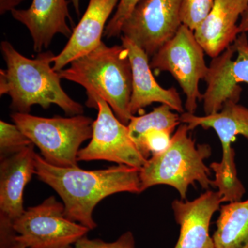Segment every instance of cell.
Instances as JSON below:
<instances>
[{
    "label": "cell",
    "mask_w": 248,
    "mask_h": 248,
    "mask_svg": "<svg viewBox=\"0 0 248 248\" xmlns=\"http://www.w3.org/2000/svg\"><path fill=\"white\" fill-rule=\"evenodd\" d=\"M140 172V169L122 164L97 170L58 167L35 154V174L61 197L66 218L90 231L97 227L93 213L101 201L120 192H143Z\"/></svg>",
    "instance_id": "1"
},
{
    "label": "cell",
    "mask_w": 248,
    "mask_h": 248,
    "mask_svg": "<svg viewBox=\"0 0 248 248\" xmlns=\"http://www.w3.org/2000/svg\"><path fill=\"white\" fill-rule=\"evenodd\" d=\"M6 69L0 70V94L11 98V108L20 113L29 114L33 106L48 109L55 104L66 115H83L84 108L63 91L61 78L51 66L55 55L51 51L28 58L7 41L1 42Z\"/></svg>",
    "instance_id": "2"
},
{
    "label": "cell",
    "mask_w": 248,
    "mask_h": 248,
    "mask_svg": "<svg viewBox=\"0 0 248 248\" xmlns=\"http://www.w3.org/2000/svg\"><path fill=\"white\" fill-rule=\"evenodd\" d=\"M70 65L58 72L59 76L84 88L86 106H91L94 97H102L120 122L128 125L133 116L130 112L133 72L127 48L122 45L108 46L102 42Z\"/></svg>",
    "instance_id": "3"
},
{
    "label": "cell",
    "mask_w": 248,
    "mask_h": 248,
    "mask_svg": "<svg viewBox=\"0 0 248 248\" xmlns=\"http://www.w3.org/2000/svg\"><path fill=\"white\" fill-rule=\"evenodd\" d=\"M189 131L187 124H181L169 148L147 159L140 172L142 192L152 186L167 185L178 191L181 200H186L189 186L195 183L207 190L214 187L210 170L205 164L212 154L211 147L207 143L196 144Z\"/></svg>",
    "instance_id": "4"
},
{
    "label": "cell",
    "mask_w": 248,
    "mask_h": 248,
    "mask_svg": "<svg viewBox=\"0 0 248 248\" xmlns=\"http://www.w3.org/2000/svg\"><path fill=\"white\" fill-rule=\"evenodd\" d=\"M11 118L44 159L58 167L78 166L80 146L92 138L93 121L83 115L46 118L15 112Z\"/></svg>",
    "instance_id": "5"
},
{
    "label": "cell",
    "mask_w": 248,
    "mask_h": 248,
    "mask_svg": "<svg viewBox=\"0 0 248 248\" xmlns=\"http://www.w3.org/2000/svg\"><path fill=\"white\" fill-rule=\"evenodd\" d=\"M182 124L188 125L190 130L197 127L215 130L221 141L222 159L213 162L210 168L215 172L214 187L223 200H237L246 192L244 185L238 177L235 163V151L232 146L237 135L248 140V108L238 103L227 102L219 112L211 115L197 116L184 112L180 115Z\"/></svg>",
    "instance_id": "6"
},
{
    "label": "cell",
    "mask_w": 248,
    "mask_h": 248,
    "mask_svg": "<svg viewBox=\"0 0 248 248\" xmlns=\"http://www.w3.org/2000/svg\"><path fill=\"white\" fill-rule=\"evenodd\" d=\"M205 51L195 32L182 24L177 33L151 58L150 66L158 71L169 72L186 95V112L195 114L202 100L199 84L208 71Z\"/></svg>",
    "instance_id": "7"
},
{
    "label": "cell",
    "mask_w": 248,
    "mask_h": 248,
    "mask_svg": "<svg viewBox=\"0 0 248 248\" xmlns=\"http://www.w3.org/2000/svg\"><path fill=\"white\" fill-rule=\"evenodd\" d=\"M15 240L27 248H71L90 230L67 218L64 205L50 197L13 223Z\"/></svg>",
    "instance_id": "8"
},
{
    "label": "cell",
    "mask_w": 248,
    "mask_h": 248,
    "mask_svg": "<svg viewBox=\"0 0 248 248\" xmlns=\"http://www.w3.org/2000/svg\"><path fill=\"white\" fill-rule=\"evenodd\" d=\"M89 107L97 109V118L93 122L91 141L79 150L78 161L104 160L141 169L147 159L130 138L128 125L102 97H94Z\"/></svg>",
    "instance_id": "9"
},
{
    "label": "cell",
    "mask_w": 248,
    "mask_h": 248,
    "mask_svg": "<svg viewBox=\"0 0 248 248\" xmlns=\"http://www.w3.org/2000/svg\"><path fill=\"white\" fill-rule=\"evenodd\" d=\"M206 89L202 96L205 115L219 112L227 102L238 103L242 89L248 85V38L246 32L238 35L232 45L213 58L205 76Z\"/></svg>",
    "instance_id": "10"
},
{
    "label": "cell",
    "mask_w": 248,
    "mask_h": 248,
    "mask_svg": "<svg viewBox=\"0 0 248 248\" xmlns=\"http://www.w3.org/2000/svg\"><path fill=\"white\" fill-rule=\"evenodd\" d=\"M182 0H141L122 26V33L152 58L182 26Z\"/></svg>",
    "instance_id": "11"
},
{
    "label": "cell",
    "mask_w": 248,
    "mask_h": 248,
    "mask_svg": "<svg viewBox=\"0 0 248 248\" xmlns=\"http://www.w3.org/2000/svg\"><path fill=\"white\" fill-rule=\"evenodd\" d=\"M34 144L1 158L0 165V228L13 229V223L25 210L23 195L35 172Z\"/></svg>",
    "instance_id": "12"
},
{
    "label": "cell",
    "mask_w": 248,
    "mask_h": 248,
    "mask_svg": "<svg viewBox=\"0 0 248 248\" xmlns=\"http://www.w3.org/2000/svg\"><path fill=\"white\" fill-rule=\"evenodd\" d=\"M222 203L219 192L209 190L192 201H173L174 219L180 227L174 248H215L210 235V222Z\"/></svg>",
    "instance_id": "13"
},
{
    "label": "cell",
    "mask_w": 248,
    "mask_h": 248,
    "mask_svg": "<svg viewBox=\"0 0 248 248\" xmlns=\"http://www.w3.org/2000/svg\"><path fill=\"white\" fill-rule=\"evenodd\" d=\"M122 45L128 50L133 72V91L130 103L132 115L141 112L153 103L166 104L179 113H184L180 94L174 87L164 89L158 84L152 73L149 57L135 42L121 36Z\"/></svg>",
    "instance_id": "14"
},
{
    "label": "cell",
    "mask_w": 248,
    "mask_h": 248,
    "mask_svg": "<svg viewBox=\"0 0 248 248\" xmlns=\"http://www.w3.org/2000/svg\"><path fill=\"white\" fill-rule=\"evenodd\" d=\"M119 2L120 0H90L66 45L54 58L53 68L55 71H62L72 62L91 53L102 43L108 19Z\"/></svg>",
    "instance_id": "15"
},
{
    "label": "cell",
    "mask_w": 248,
    "mask_h": 248,
    "mask_svg": "<svg viewBox=\"0 0 248 248\" xmlns=\"http://www.w3.org/2000/svg\"><path fill=\"white\" fill-rule=\"evenodd\" d=\"M67 0H32L27 9H14L11 15L29 29L36 53L48 48L53 37L62 34L69 38L73 31L67 24L71 21Z\"/></svg>",
    "instance_id": "16"
},
{
    "label": "cell",
    "mask_w": 248,
    "mask_h": 248,
    "mask_svg": "<svg viewBox=\"0 0 248 248\" xmlns=\"http://www.w3.org/2000/svg\"><path fill=\"white\" fill-rule=\"evenodd\" d=\"M248 0H215L210 14L194 32L205 53L214 58L232 45L240 34L237 24Z\"/></svg>",
    "instance_id": "17"
},
{
    "label": "cell",
    "mask_w": 248,
    "mask_h": 248,
    "mask_svg": "<svg viewBox=\"0 0 248 248\" xmlns=\"http://www.w3.org/2000/svg\"><path fill=\"white\" fill-rule=\"evenodd\" d=\"M219 210L215 248H248V200L221 205Z\"/></svg>",
    "instance_id": "18"
},
{
    "label": "cell",
    "mask_w": 248,
    "mask_h": 248,
    "mask_svg": "<svg viewBox=\"0 0 248 248\" xmlns=\"http://www.w3.org/2000/svg\"><path fill=\"white\" fill-rule=\"evenodd\" d=\"M181 124L180 115L174 113L166 104H161L146 115L139 117L133 115L128 125L129 135L136 146L142 135L148 130L161 129L170 130L173 133Z\"/></svg>",
    "instance_id": "19"
},
{
    "label": "cell",
    "mask_w": 248,
    "mask_h": 248,
    "mask_svg": "<svg viewBox=\"0 0 248 248\" xmlns=\"http://www.w3.org/2000/svg\"><path fill=\"white\" fill-rule=\"evenodd\" d=\"M32 144L17 125L0 122V155L1 158L16 154Z\"/></svg>",
    "instance_id": "20"
},
{
    "label": "cell",
    "mask_w": 248,
    "mask_h": 248,
    "mask_svg": "<svg viewBox=\"0 0 248 248\" xmlns=\"http://www.w3.org/2000/svg\"><path fill=\"white\" fill-rule=\"evenodd\" d=\"M215 0H182L180 17L182 24L195 31L210 14Z\"/></svg>",
    "instance_id": "21"
},
{
    "label": "cell",
    "mask_w": 248,
    "mask_h": 248,
    "mask_svg": "<svg viewBox=\"0 0 248 248\" xmlns=\"http://www.w3.org/2000/svg\"><path fill=\"white\" fill-rule=\"evenodd\" d=\"M172 132L161 129H151L140 139L136 146L141 155L148 159L150 155L159 154L166 151L172 140Z\"/></svg>",
    "instance_id": "22"
},
{
    "label": "cell",
    "mask_w": 248,
    "mask_h": 248,
    "mask_svg": "<svg viewBox=\"0 0 248 248\" xmlns=\"http://www.w3.org/2000/svg\"><path fill=\"white\" fill-rule=\"evenodd\" d=\"M140 1L141 0H120L113 17L111 18L106 27L104 37L110 39L120 36L124 23Z\"/></svg>",
    "instance_id": "23"
},
{
    "label": "cell",
    "mask_w": 248,
    "mask_h": 248,
    "mask_svg": "<svg viewBox=\"0 0 248 248\" xmlns=\"http://www.w3.org/2000/svg\"><path fill=\"white\" fill-rule=\"evenodd\" d=\"M75 248H136V244L133 233L128 231L112 242H106L99 239H90L85 236L75 244Z\"/></svg>",
    "instance_id": "24"
},
{
    "label": "cell",
    "mask_w": 248,
    "mask_h": 248,
    "mask_svg": "<svg viewBox=\"0 0 248 248\" xmlns=\"http://www.w3.org/2000/svg\"><path fill=\"white\" fill-rule=\"evenodd\" d=\"M24 1L25 0H0V14L2 16L9 11L11 12Z\"/></svg>",
    "instance_id": "25"
},
{
    "label": "cell",
    "mask_w": 248,
    "mask_h": 248,
    "mask_svg": "<svg viewBox=\"0 0 248 248\" xmlns=\"http://www.w3.org/2000/svg\"><path fill=\"white\" fill-rule=\"evenodd\" d=\"M1 248H27L24 245L17 242L14 239L0 241Z\"/></svg>",
    "instance_id": "26"
},
{
    "label": "cell",
    "mask_w": 248,
    "mask_h": 248,
    "mask_svg": "<svg viewBox=\"0 0 248 248\" xmlns=\"http://www.w3.org/2000/svg\"><path fill=\"white\" fill-rule=\"evenodd\" d=\"M240 33L248 32V7L241 16V22L239 24Z\"/></svg>",
    "instance_id": "27"
},
{
    "label": "cell",
    "mask_w": 248,
    "mask_h": 248,
    "mask_svg": "<svg viewBox=\"0 0 248 248\" xmlns=\"http://www.w3.org/2000/svg\"><path fill=\"white\" fill-rule=\"evenodd\" d=\"M72 2H73V6H74L77 14H78V16H79L80 0H72Z\"/></svg>",
    "instance_id": "28"
}]
</instances>
